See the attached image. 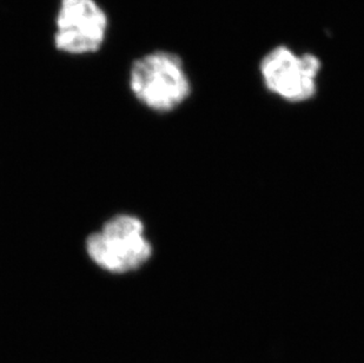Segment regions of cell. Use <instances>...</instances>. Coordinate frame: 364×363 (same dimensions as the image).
Returning <instances> with one entry per match:
<instances>
[{
  "instance_id": "cell-1",
  "label": "cell",
  "mask_w": 364,
  "mask_h": 363,
  "mask_svg": "<svg viewBox=\"0 0 364 363\" xmlns=\"http://www.w3.org/2000/svg\"><path fill=\"white\" fill-rule=\"evenodd\" d=\"M86 253L97 267L111 274H129L141 269L152 256V246L139 217L119 214L100 231L91 233Z\"/></svg>"
},
{
  "instance_id": "cell-3",
  "label": "cell",
  "mask_w": 364,
  "mask_h": 363,
  "mask_svg": "<svg viewBox=\"0 0 364 363\" xmlns=\"http://www.w3.org/2000/svg\"><path fill=\"white\" fill-rule=\"evenodd\" d=\"M109 18L96 0H60L55 18V45L68 55L97 52L107 38Z\"/></svg>"
},
{
  "instance_id": "cell-2",
  "label": "cell",
  "mask_w": 364,
  "mask_h": 363,
  "mask_svg": "<svg viewBox=\"0 0 364 363\" xmlns=\"http://www.w3.org/2000/svg\"><path fill=\"white\" fill-rule=\"evenodd\" d=\"M130 89L144 107L170 112L182 105L191 93L182 59L168 51H155L134 60Z\"/></svg>"
},
{
  "instance_id": "cell-4",
  "label": "cell",
  "mask_w": 364,
  "mask_h": 363,
  "mask_svg": "<svg viewBox=\"0 0 364 363\" xmlns=\"http://www.w3.org/2000/svg\"><path fill=\"white\" fill-rule=\"evenodd\" d=\"M321 60L313 53L296 55L291 48L277 46L262 59L261 73L267 89L291 103L316 95Z\"/></svg>"
}]
</instances>
